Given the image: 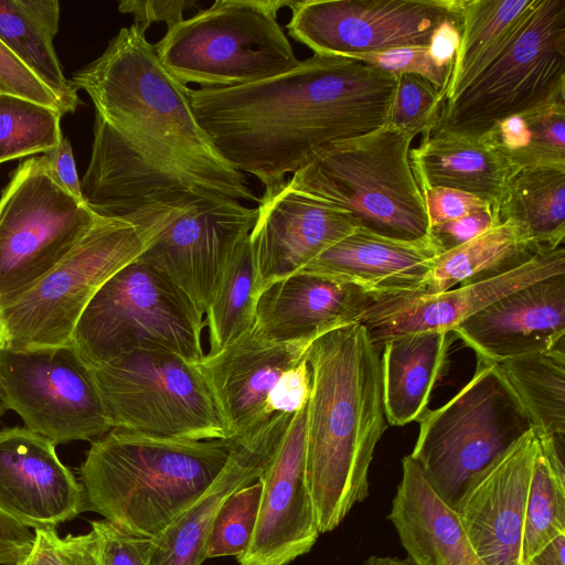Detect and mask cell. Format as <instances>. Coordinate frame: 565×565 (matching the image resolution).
Returning a JSON list of instances; mask_svg holds the SVG:
<instances>
[{
    "label": "cell",
    "mask_w": 565,
    "mask_h": 565,
    "mask_svg": "<svg viewBox=\"0 0 565 565\" xmlns=\"http://www.w3.org/2000/svg\"><path fill=\"white\" fill-rule=\"evenodd\" d=\"M307 405L296 412L259 477L256 526L241 565H287L308 553L320 531L306 478Z\"/></svg>",
    "instance_id": "ac0fdd59"
},
{
    "label": "cell",
    "mask_w": 565,
    "mask_h": 565,
    "mask_svg": "<svg viewBox=\"0 0 565 565\" xmlns=\"http://www.w3.org/2000/svg\"><path fill=\"white\" fill-rule=\"evenodd\" d=\"M0 40L57 97L64 114L81 103L77 89L62 71L53 40L17 6L15 0H0Z\"/></svg>",
    "instance_id": "e575fe53"
},
{
    "label": "cell",
    "mask_w": 565,
    "mask_h": 565,
    "mask_svg": "<svg viewBox=\"0 0 565 565\" xmlns=\"http://www.w3.org/2000/svg\"><path fill=\"white\" fill-rule=\"evenodd\" d=\"M565 274L564 245L542 252L502 275L443 292L371 294L359 319L377 348L390 340L424 331H452L495 300L544 278Z\"/></svg>",
    "instance_id": "e0dca14e"
},
{
    "label": "cell",
    "mask_w": 565,
    "mask_h": 565,
    "mask_svg": "<svg viewBox=\"0 0 565 565\" xmlns=\"http://www.w3.org/2000/svg\"><path fill=\"white\" fill-rule=\"evenodd\" d=\"M34 539L29 527L0 511V565H14L31 550Z\"/></svg>",
    "instance_id": "c3c4849f"
},
{
    "label": "cell",
    "mask_w": 565,
    "mask_h": 565,
    "mask_svg": "<svg viewBox=\"0 0 565 565\" xmlns=\"http://www.w3.org/2000/svg\"><path fill=\"white\" fill-rule=\"evenodd\" d=\"M565 102V0H534L505 46L441 104L428 135L481 138L498 122Z\"/></svg>",
    "instance_id": "8992f818"
},
{
    "label": "cell",
    "mask_w": 565,
    "mask_h": 565,
    "mask_svg": "<svg viewBox=\"0 0 565 565\" xmlns=\"http://www.w3.org/2000/svg\"><path fill=\"white\" fill-rule=\"evenodd\" d=\"M362 565H413L408 558H398L393 556H369Z\"/></svg>",
    "instance_id": "f5cc1de1"
},
{
    "label": "cell",
    "mask_w": 565,
    "mask_h": 565,
    "mask_svg": "<svg viewBox=\"0 0 565 565\" xmlns=\"http://www.w3.org/2000/svg\"><path fill=\"white\" fill-rule=\"evenodd\" d=\"M370 296L353 284L298 271L260 291L254 327L273 341L310 344L334 329L356 323Z\"/></svg>",
    "instance_id": "cb8c5ba5"
},
{
    "label": "cell",
    "mask_w": 565,
    "mask_h": 565,
    "mask_svg": "<svg viewBox=\"0 0 565 565\" xmlns=\"http://www.w3.org/2000/svg\"><path fill=\"white\" fill-rule=\"evenodd\" d=\"M310 392L311 372L303 356L279 377L267 398L265 414L267 416L275 413L295 414L307 405Z\"/></svg>",
    "instance_id": "ee69618b"
},
{
    "label": "cell",
    "mask_w": 565,
    "mask_h": 565,
    "mask_svg": "<svg viewBox=\"0 0 565 565\" xmlns=\"http://www.w3.org/2000/svg\"><path fill=\"white\" fill-rule=\"evenodd\" d=\"M0 391L6 409L55 446L93 441L113 428L90 366L73 342L0 349Z\"/></svg>",
    "instance_id": "4fadbf2b"
},
{
    "label": "cell",
    "mask_w": 565,
    "mask_h": 565,
    "mask_svg": "<svg viewBox=\"0 0 565 565\" xmlns=\"http://www.w3.org/2000/svg\"><path fill=\"white\" fill-rule=\"evenodd\" d=\"M6 411V407L3 405L2 398H1V391H0V417L3 415Z\"/></svg>",
    "instance_id": "db71d44e"
},
{
    "label": "cell",
    "mask_w": 565,
    "mask_h": 565,
    "mask_svg": "<svg viewBox=\"0 0 565 565\" xmlns=\"http://www.w3.org/2000/svg\"><path fill=\"white\" fill-rule=\"evenodd\" d=\"M461 19H449L440 23L433 32L428 51L440 66L454 67L456 53L460 42Z\"/></svg>",
    "instance_id": "681fc988"
},
{
    "label": "cell",
    "mask_w": 565,
    "mask_h": 565,
    "mask_svg": "<svg viewBox=\"0 0 565 565\" xmlns=\"http://www.w3.org/2000/svg\"><path fill=\"white\" fill-rule=\"evenodd\" d=\"M249 234L258 296L270 284L300 271L312 259L358 227L344 211L287 184L259 199Z\"/></svg>",
    "instance_id": "ffe728a7"
},
{
    "label": "cell",
    "mask_w": 565,
    "mask_h": 565,
    "mask_svg": "<svg viewBox=\"0 0 565 565\" xmlns=\"http://www.w3.org/2000/svg\"><path fill=\"white\" fill-rule=\"evenodd\" d=\"M232 444L111 428L92 441L79 467L84 511L156 539L212 484Z\"/></svg>",
    "instance_id": "277c9868"
},
{
    "label": "cell",
    "mask_w": 565,
    "mask_h": 565,
    "mask_svg": "<svg viewBox=\"0 0 565 565\" xmlns=\"http://www.w3.org/2000/svg\"><path fill=\"white\" fill-rule=\"evenodd\" d=\"M454 331H424L387 341L381 349L382 390L386 422L404 426L428 411L436 383L448 371Z\"/></svg>",
    "instance_id": "83f0119b"
},
{
    "label": "cell",
    "mask_w": 565,
    "mask_h": 565,
    "mask_svg": "<svg viewBox=\"0 0 565 565\" xmlns=\"http://www.w3.org/2000/svg\"><path fill=\"white\" fill-rule=\"evenodd\" d=\"M397 76L315 54L260 82L192 89V110L217 152L269 198L320 149L387 124Z\"/></svg>",
    "instance_id": "7a4b0ae2"
},
{
    "label": "cell",
    "mask_w": 565,
    "mask_h": 565,
    "mask_svg": "<svg viewBox=\"0 0 565 565\" xmlns=\"http://www.w3.org/2000/svg\"><path fill=\"white\" fill-rule=\"evenodd\" d=\"M533 429L476 475L452 507L487 565H525V542L539 508Z\"/></svg>",
    "instance_id": "2e32d148"
},
{
    "label": "cell",
    "mask_w": 565,
    "mask_h": 565,
    "mask_svg": "<svg viewBox=\"0 0 565 565\" xmlns=\"http://www.w3.org/2000/svg\"><path fill=\"white\" fill-rule=\"evenodd\" d=\"M257 273L249 235L227 260L206 310L210 351L214 354L255 324Z\"/></svg>",
    "instance_id": "d6a6232c"
},
{
    "label": "cell",
    "mask_w": 565,
    "mask_h": 565,
    "mask_svg": "<svg viewBox=\"0 0 565 565\" xmlns=\"http://www.w3.org/2000/svg\"><path fill=\"white\" fill-rule=\"evenodd\" d=\"M0 511L26 527H55L84 512V491L55 445L25 427L0 430Z\"/></svg>",
    "instance_id": "d6986e66"
},
{
    "label": "cell",
    "mask_w": 565,
    "mask_h": 565,
    "mask_svg": "<svg viewBox=\"0 0 565 565\" xmlns=\"http://www.w3.org/2000/svg\"><path fill=\"white\" fill-rule=\"evenodd\" d=\"M17 6L52 39L60 24V3L56 0H15Z\"/></svg>",
    "instance_id": "f907efd6"
},
{
    "label": "cell",
    "mask_w": 565,
    "mask_h": 565,
    "mask_svg": "<svg viewBox=\"0 0 565 565\" xmlns=\"http://www.w3.org/2000/svg\"><path fill=\"white\" fill-rule=\"evenodd\" d=\"M61 111L0 94V163L47 152L63 138Z\"/></svg>",
    "instance_id": "d590c367"
},
{
    "label": "cell",
    "mask_w": 565,
    "mask_h": 565,
    "mask_svg": "<svg viewBox=\"0 0 565 565\" xmlns=\"http://www.w3.org/2000/svg\"><path fill=\"white\" fill-rule=\"evenodd\" d=\"M147 209L153 233L137 259L167 275L204 315L223 268L255 225L257 207L192 193Z\"/></svg>",
    "instance_id": "5bb4252c"
},
{
    "label": "cell",
    "mask_w": 565,
    "mask_h": 565,
    "mask_svg": "<svg viewBox=\"0 0 565 565\" xmlns=\"http://www.w3.org/2000/svg\"><path fill=\"white\" fill-rule=\"evenodd\" d=\"M113 428L177 439L226 438L196 364L139 351L90 366Z\"/></svg>",
    "instance_id": "8fae6325"
},
{
    "label": "cell",
    "mask_w": 565,
    "mask_h": 565,
    "mask_svg": "<svg viewBox=\"0 0 565 565\" xmlns=\"http://www.w3.org/2000/svg\"><path fill=\"white\" fill-rule=\"evenodd\" d=\"M387 519L413 565H487L454 509L436 494L409 455L402 459Z\"/></svg>",
    "instance_id": "484cf974"
},
{
    "label": "cell",
    "mask_w": 565,
    "mask_h": 565,
    "mask_svg": "<svg viewBox=\"0 0 565 565\" xmlns=\"http://www.w3.org/2000/svg\"><path fill=\"white\" fill-rule=\"evenodd\" d=\"M203 313L167 275L137 258L97 290L72 342L89 366L139 351H163L198 364Z\"/></svg>",
    "instance_id": "ba28073f"
},
{
    "label": "cell",
    "mask_w": 565,
    "mask_h": 565,
    "mask_svg": "<svg viewBox=\"0 0 565 565\" xmlns=\"http://www.w3.org/2000/svg\"><path fill=\"white\" fill-rule=\"evenodd\" d=\"M381 350L359 322L312 341L306 478L320 534L334 530L370 493L369 470L387 428Z\"/></svg>",
    "instance_id": "3957f363"
},
{
    "label": "cell",
    "mask_w": 565,
    "mask_h": 565,
    "mask_svg": "<svg viewBox=\"0 0 565 565\" xmlns=\"http://www.w3.org/2000/svg\"><path fill=\"white\" fill-rule=\"evenodd\" d=\"M294 0H216L169 28L154 45L183 84L227 88L271 78L299 63L277 15Z\"/></svg>",
    "instance_id": "52a82bcc"
},
{
    "label": "cell",
    "mask_w": 565,
    "mask_h": 565,
    "mask_svg": "<svg viewBox=\"0 0 565 565\" xmlns=\"http://www.w3.org/2000/svg\"><path fill=\"white\" fill-rule=\"evenodd\" d=\"M500 222H512L541 249L564 245L565 168L516 170L498 205Z\"/></svg>",
    "instance_id": "f546056e"
},
{
    "label": "cell",
    "mask_w": 565,
    "mask_h": 565,
    "mask_svg": "<svg viewBox=\"0 0 565 565\" xmlns=\"http://www.w3.org/2000/svg\"><path fill=\"white\" fill-rule=\"evenodd\" d=\"M533 428L498 364L477 358L471 380L419 420L409 457L452 508L476 475Z\"/></svg>",
    "instance_id": "9c48e42d"
},
{
    "label": "cell",
    "mask_w": 565,
    "mask_h": 565,
    "mask_svg": "<svg viewBox=\"0 0 565 565\" xmlns=\"http://www.w3.org/2000/svg\"><path fill=\"white\" fill-rule=\"evenodd\" d=\"M288 33L315 54L352 57L428 46L435 29L461 19V0H294Z\"/></svg>",
    "instance_id": "9a60e30c"
},
{
    "label": "cell",
    "mask_w": 565,
    "mask_h": 565,
    "mask_svg": "<svg viewBox=\"0 0 565 565\" xmlns=\"http://www.w3.org/2000/svg\"><path fill=\"white\" fill-rule=\"evenodd\" d=\"M309 344L273 341L255 327L196 364L226 438L266 419L267 398L284 372L305 356Z\"/></svg>",
    "instance_id": "44dd1931"
},
{
    "label": "cell",
    "mask_w": 565,
    "mask_h": 565,
    "mask_svg": "<svg viewBox=\"0 0 565 565\" xmlns=\"http://www.w3.org/2000/svg\"><path fill=\"white\" fill-rule=\"evenodd\" d=\"M440 254L429 236L409 242L356 228L300 271L332 277L371 294H415Z\"/></svg>",
    "instance_id": "d4e9b609"
},
{
    "label": "cell",
    "mask_w": 565,
    "mask_h": 565,
    "mask_svg": "<svg viewBox=\"0 0 565 565\" xmlns=\"http://www.w3.org/2000/svg\"><path fill=\"white\" fill-rule=\"evenodd\" d=\"M542 252L512 222H501L471 241L436 257L415 294L429 295L508 273Z\"/></svg>",
    "instance_id": "f1b7e54d"
},
{
    "label": "cell",
    "mask_w": 565,
    "mask_h": 565,
    "mask_svg": "<svg viewBox=\"0 0 565 565\" xmlns=\"http://www.w3.org/2000/svg\"><path fill=\"white\" fill-rule=\"evenodd\" d=\"M537 434L565 443L564 342L497 363Z\"/></svg>",
    "instance_id": "1f68e13d"
},
{
    "label": "cell",
    "mask_w": 565,
    "mask_h": 565,
    "mask_svg": "<svg viewBox=\"0 0 565 565\" xmlns=\"http://www.w3.org/2000/svg\"><path fill=\"white\" fill-rule=\"evenodd\" d=\"M413 139L386 124L323 147L286 184L344 211L359 228L399 241L422 239L429 223L409 162Z\"/></svg>",
    "instance_id": "5b68a950"
},
{
    "label": "cell",
    "mask_w": 565,
    "mask_h": 565,
    "mask_svg": "<svg viewBox=\"0 0 565 565\" xmlns=\"http://www.w3.org/2000/svg\"><path fill=\"white\" fill-rule=\"evenodd\" d=\"M100 565H150L153 539L135 535L104 520L93 521Z\"/></svg>",
    "instance_id": "60d3db41"
},
{
    "label": "cell",
    "mask_w": 565,
    "mask_h": 565,
    "mask_svg": "<svg viewBox=\"0 0 565 565\" xmlns=\"http://www.w3.org/2000/svg\"><path fill=\"white\" fill-rule=\"evenodd\" d=\"M477 358L498 363L565 340V274L495 300L452 329Z\"/></svg>",
    "instance_id": "7402d4cb"
},
{
    "label": "cell",
    "mask_w": 565,
    "mask_h": 565,
    "mask_svg": "<svg viewBox=\"0 0 565 565\" xmlns=\"http://www.w3.org/2000/svg\"><path fill=\"white\" fill-rule=\"evenodd\" d=\"M0 94L25 98L64 115L63 107L52 90L1 40Z\"/></svg>",
    "instance_id": "b9f144b4"
},
{
    "label": "cell",
    "mask_w": 565,
    "mask_h": 565,
    "mask_svg": "<svg viewBox=\"0 0 565 565\" xmlns=\"http://www.w3.org/2000/svg\"><path fill=\"white\" fill-rule=\"evenodd\" d=\"M31 550L14 565H100L95 532L61 537L55 530H35Z\"/></svg>",
    "instance_id": "f35d334b"
},
{
    "label": "cell",
    "mask_w": 565,
    "mask_h": 565,
    "mask_svg": "<svg viewBox=\"0 0 565 565\" xmlns=\"http://www.w3.org/2000/svg\"><path fill=\"white\" fill-rule=\"evenodd\" d=\"M132 217V222L98 217L52 270L1 307L0 349L71 343L77 321L94 295L116 271L139 257L153 233L145 213Z\"/></svg>",
    "instance_id": "30bf717a"
},
{
    "label": "cell",
    "mask_w": 565,
    "mask_h": 565,
    "mask_svg": "<svg viewBox=\"0 0 565 565\" xmlns=\"http://www.w3.org/2000/svg\"><path fill=\"white\" fill-rule=\"evenodd\" d=\"M200 7L193 0H124L118 10L134 17L135 23L147 30L154 22H164L169 28L183 20L186 10Z\"/></svg>",
    "instance_id": "bcb514c9"
},
{
    "label": "cell",
    "mask_w": 565,
    "mask_h": 565,
    "mask_svg": "<svg viewBox=\"0 0 565 565\" xmlns=\"http://www.w3.org/2000/svg\"><path fill=\"white\" fill-rule=\"evenodd\" d=\"M49 177L64 191L84 203L72 146L63 136L56 147L41 156ZM85 204V203H84Z\"/></svg>",
    "instance_id": "7dc6e473"
},
{
    "label": "cell",
    "mask_w": 565,
    "mask_h": 565,
    "mask_svg": "<svg viewBox=\"0 0 565 565\" xmlns=\"http://www.w3.org/2000/svg\"><path fill=\"white\" fill-rule=\"evenodd\" d=\"M294 414L275 413L233 438L227 461L212 484L153 539L150 565H201L214 519L230 494L259 479Z\"/></svg>",
    "instance_id": "603a6c76"
},
{
    "label": "cell",
    "mask_w": 565,
    "mask_h": 565,
    "mask_svg": "<svg viewBox=\"0 0 565 565\" xmlns=\"http://www.w3.org/2000/svg\"><path fill=\"white\" fill-rule=\"evenodd\" d=\"M483 137L518 170L565 168V102L508 117Z\"/></svg>",
    "instance_id": "836d02e7"
},
{
    "label": "cell",
    "mask_w": 565,
    "mask_h": 565,
    "mask_svg": "<svg viewBox=\"0 0 565 565\" xmlns=\"http://www.w3.org/2000/svg\"><path fill=\"white\" fill-rule=\"evenodd\" d=\"M445 97V92L419 75H398L387 124L413 138L419 134L426 136L437 120Z\"/></svg>",
    "instance_id": "74e56055"
},
{
    "label": "cell",
    "mask_w": 565,
    "mask_h": 565,
    "mask_svg": "<svg viewBox=\"0 0 565 565\" xmlns=\"http://www.w3.org/2000/svg\"><path fill=\"white\" fill-rule=\"evenodd\" d=\"M423 194L429 227L462 217L491 204L472 194L449 188H431Z\"/></svg>",
    "instance_id": "f6af8a7d"
},
{
    "label": "cell",
    "mask_w": 565,
    "mask_h": 565,
    "mask_svg": "<svg viewBox=\"0 0 565 565\" xmlns=\"http://www.w3.org/2000/svg\"><path fill=\"white\" fill-rule=\"evenodd\" d=\"M98 217L49 177L41 156L22 161L0 196V308L52 270Z\"/></svg>",
    "instance_id": "7c38bea8"
},
{
    "label": "cell",
    "mask_w": 565,
    "mask_h": 565,
    "mask_svg": "<svg viewBox=\"0 0 565 565\" xmlns=\"http://www.w3.org/2000/svg\"><path fill=\"white\" fill-rule=\"evenodd\" d=\"M565 534L548 542L526 565H565Z\"/></svg>",
    "instance_id": "816d5d0a"
},
{
    "label": "cell",
    "mask_w": 565,
    "mask_h": 565,
    "mask_svg": "<svg viewBox=\"0 0 565 565\" xmlns=\"http://www.w3.org/2000/svg\"><path fill=\"white\" fill-rule=\"evenodd\" d=\"M500 223L498 207L490 204L462 217L429 227L428 236L443 254L471 241Z\"/></svg>",
    "instance_id": "7bdbcfd3"
},
{
    "label": "cell",
    "mask_w": 565,
    "mask_h": 565,
    "mask_svg": "<svg viewBox=\"0 0 565 565\" xmlns=\"http://www.w3.org/2000/svg\"><path fill=\"white\" fill-rule=\"evenodd\" d=\"M259 480L227 497L212 524L205 558L243 555L253 537L262 498Z\"/></svg>",
    "instance_id": "8d00e7d4"
},
{
    "label": "cell",
    "mask_w": 565,
    "mask_h": 565,
    "mask_svg": "<svg viewBox=\"0 0 565 565\" xmlns=\"http://www.w3.org/2000/svg\"><path fill=\"white\" fill-rule=\"evenodd\" d=\"M534 0H461L460 42L445 99L463 89L505 46Z\"/></svg>",
    "instance_id": "4dcf8cb0"
},
{
    "label": "cell",
    "mask_w": 565,
    "mask_h": 565,
    "mask_svg": "<svg viewBox=\"0 0 565 565\" xmlns=\"http://www.w3.org/2000/svg\"><path fill=\"white\" fill-rule=\"evenodd\" d=\"M409 162L422 192L449 188L498 207L518 170L487 138L423 136L409 150Z\"/></svg>",
    "instance_id": "4316f807"
},
{
    "label": "cell",
    "mask_w": 565,
    "mask_h": 565,
    "mask_svg": "<svg viewBox=\"0 0 565 565\" xmlns=\"http://www.w3.org/2000/svg\"><path fill=\"white\" fill-rule=\"evenodd\" d=\"M349 58L358 60L396 76L402 74L419 75L445 94L452 71L437 64L427 46L396 47L375 53L356 54Z\"/></svg>",
    "instance_id": "ab89813d"
},
{
    "label": "cell",
    "mask_w": 565,
    "mask_h": 565,
    "mask_svg": "<svg viewBox=\"0 0 565 565\" xmlns=\"http://www.w3.org/2000/svg\"><path fill=\"white\" fill-rule=\"evenodd\" d=\"M71 83L94 103L92 154L124 196L140 201L199 183L259 202L199 125L190 88L161 63L139 24L120 29Z\"/></svg>",
    "instance_id": "6da1fadb"
}]
</instances>
